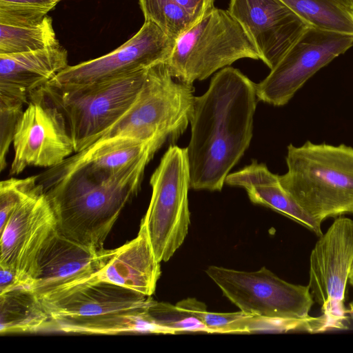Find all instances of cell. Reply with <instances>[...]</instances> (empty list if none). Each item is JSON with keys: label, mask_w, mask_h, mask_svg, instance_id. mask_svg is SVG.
<instances>
[{"label": "cell", "mask_w": 353, "mask_h": 353, "mask_svg": "<svg viewBox=\"0 0 353 353\" xmlns=\"http://www.w3.org/2000/svg\"><path fill=\"white\" fill-rule=\"evenodd\" d=\"M243 58L260 59L241 24L228 10L214 7L175 41L167 65L174 78L192 84Z\"/></svg>", "instance_id": "52a82bcc"}, {"label": "cell", "mask_w": 353, "mask_h": 353, "mask_svg": "<svg viewBox=\"0 0 353 353\" xmlns=\"http://www.w3.org/2000/svg\"><path fill=\"white\" fill-rule=\"evenodd\" d=\"M288 170L279 175L286 192L313 219L353 214V148L345 144H290Z\"/></svg>", "instance_id": "277c9868"}, {"label": "cell", "mask_w": 353, "mask_h": 353, "mask_svg": "<svg viewBox=\"0 0 353 353\" xmlns=\"http://www.w3.org/2000/svg\"><path fill=\"white\" fill-rule=\"evenodd\" d=\"M61 0H0V2L34 6L49 11L54 8Z\"/></svg>", "instance_id": "1f68e13d"}, {"label": "cell", "mask_w": 353, "mask_h": 353, "mask_svg": "<svg viewBox=\"0 0 353 353\" xmlns=\"http://www.w3.org/2000/svg\"><path fill=\"white\" fill-rule=\"evenodd\" d=\"M54 331V323L41 299L28 286L0 292L1 335Z\"/></svg>", "instance_id": "44dd1931"}, {"label": "cell", "mask_w": 353, "mask_h": 353, "mask_svg": "<svg viewBox=\"0 0 353 353\" xmlns=\"http://www.w3.org/2000/svg\"><path fill=\"white\" fill-rule=\"evenodd\" d=\"M58 42L52 19L48 15L41 23L32 26L0 24V54L35 51Z\"/></svg>", "instance_id": "603a6c76"}, {"label": "cell", "mask_w": 353, "mask_h": 353, "mask_svg": "<svg viewBox=\"0 0 353 353\" xmlns=\"http://www.w3.org/2000/svg\"><path fill=\"white\" fill-rule=\"evenodd\" d=\"M310 26L353 35V8L337 0H281Z\"/></svg>", "instance_id": "7402d4cb"}, {"label": "cell", "mask_w": 353, "mask_h": 353, "mask_svg": "<svg viewBox=\"0 0 353 353\" xmlns=\"http://www.w3.org/2000/svg\"><path fill=\"white\" fill-rule=\"evenodd\" d=\"M205 272L225 297L253 316L305 319L314 303L308 285L288 283L265 267L245 272L210 265Z\"/></svg>", "instance_id": "9c48e42d"}, {"label": "cell", "mask_w": 353, "mask_h": 353, "mask_svg": "<svg viewBox=\"0 0 353 353\" xmlns=\"http://www.w3.org/2000/svg\"><path fill=\"white\" fill-rule=\"evenodd\" d=\"M352 263L353 220L341 216L319 236L310 256L308 287L331 330L347 328L344 301Z\"/></svg>", "instance_id": "30bf717a"}, {"label": "cell", "mask_w": 353, "mask_h": 353, "mask_svg": "<svg viewBox=\"0 0 353 353\" xmlns=\"http://www.w3.org/2000/svg\"><path fill=\"white\" fill-rule=\"evenodd\" d=\"M228 11L270 70L311 27L281 0H230Z\"/></svg>", "instance_id": "2e32d148"}, {"label": "cell", "mask_w": 353, "mask_h": 353, "mask_svg": "<svg viewBox=\"0 0 353 353\" xmlns=\"http://www.w3.org/2000/svg\"><path fill=\"white\" fill-rule=\"evenodd\" d=\"M23 285H24L19 281L17 275L12 271L0 267V292Z\"/></svg>", "instance_id": "4dcf8cb0"}, {"label": "cell", "mask_w": 353, "mask_h": 353, "mask_svg": "<svg viewBox=\"0 0 353 353\" xmlns=\"http://www.w3.org/2000/svg\"><path fill=\"white\" fill-rule=\"evenodd\" d=\"M160 275V262L155 257L146 228L141 222L137 237L114 249L99 279L151 296Z\"/></svg>", "instance_id": "d6986e66"}, {"label": "cell", "mask_w": 353, "mask_h": 353, "mask_svg": "<svg viewBox=\"0 0 353 353\" xmlns=\"http://www.w3.org/2000/svg\"><path fill=\"white\" fill-rule=\"evenodd\" d=\"M151 296L97 279L41 299L54 331L86 334H168L148 312Z\"/></svg>", "instance_id": "3957f363"}, {"label": "cell", "mask_w": 353, "mask_h": 353, "mask_svg": "<svg viewBox=\"0 0 353 353\" xmlns=\"http://www.w3.org/2000/svg\"><path fill=\"white\" fill-rule=\"evenodd\" d=\"M12 144L10 175H18L29 166L52 168L75 153L63 113L42 88L30 95Z\"/></svg>", "instance_id": "8fae6325"}, {"label": "cell", "mask_w": 353, "mask_h": 353, "mask_svg": "<svg viewBox=\"0 0 353 353\" xmlns=\"http://www.w3.org/2000/svg\"><path fill=\"white\" fill-rule=\"evenodd\" d=\"M68 65V51L59 42L35 51L0 54V94L28 104L32 93Z\"/></svg>", "instance_id": "ac0fdd59"}, {"label": "cell", "mask_w": 353, "mask_h": 353, "mask_svg": "<svg viewBox=\"0 0 353 353\" xmlns=\"http://www.w3.org/2000/svg\"><path fill=\"white\" fill-rule=\"evenodd\" d=\"M39 183L38 174L24 179L10 178L0 183V230L19 203L34 191Z\"/></svg>", "instance_id": "83f0119b"}, {"label": "cell", "mask_w": 353, "mask_h": 353, "mask_svg": "<svg viewBox=\"0 0 353 353\" xmlns=\"http://www.w3.org/2000/svg\"><path fill=\"white\" fill-rule=\"evenodd\" d=\"M200 319L210 333H248V325L252 315L242 311L230 313L210 312L206 306L193 298L177 303Z\"/></svg>", "instance_id": "484cf974"}, {"label": "cell", "mask_w": 353, "mask_h": 353, "mask_svg": "<svg viewBox=\"0 0 353 353\" xmlns=\"http://www.w3.org/2000/svg\"><path fill=\"white\" fill-rule=\"evenodd\" d=\"M152 196L141 222L157 260L168 261L183 243L190 224L186 148L170 145L150 180Z\"/></svg>", "instance_id": "ba28073f"}, {"label": "cell", "mask_w": 353, "mask_h": 353, "mask_svg": "<svg viewBox=\"0 0 353 353\" xmlns=\"http://www.w3.org/2000/svg\"><path fill=\"white\" fill-rule=\"evenodd\" d=\"M146 166L107 181L79 170L39 183L53 210L57 231L81 244L103 248L121 211L138 194Z\"/></svg>", "instance_id": "7a4b0ae2"}, {"label": "cell", "mask_w": 353, "mask_h": 353, "mask_svg": "<svg viewBox=\"0 0 353 353\" xmlns=\"http://www.w3.org/2000/svg\"><path fill=\"white\" fill-rule=\"evenodd\" d=\"M175 41L154 23L145 21L140 30L117 49L100 57L68 65L49 83L59 85L87 84L167 62Z\"/></svg>", "instance_id": "5bb4252c"}, {"label": "cell", "mask_w": 353, "mask_h": 353, "mask_svg": "<svg viewBox=\"0 0 353 353\" xmlns=\"http://www.w3.org/2000/svg\"><path fill=\"white\" fill-rule=\"evenodd\" d=\"M256 83L238 69L225 67L195 97L186 148L190 188L220 191L250 145L257 104Z\"/></svg>", "instance_id": "6da1fadb"}, {"label": "cell", "mask_w": 353, "mask_h": 353, "mask_svg": "<svg viewBox=\"0 0 353 353\" xmlns=\"http://www.w3.org/2000/svg\"><path fill=\"white\" fill-rule=\"evenodd\" d=\"M225 183L243 188L252 203L290 218L319 237L323 234L321 223L310 216L295 201L281 184L279 175L271 172L265 164L253 160L243 169L229 174Z\"/></svg>", "instance_id": "ffe728a7"}, {"label": "cell", "mask_w": 353, "mask_h": 353, "mask_svg": "<svg viewBox=\"0 0 353 353\" xmlns=\"http://www.w3.org/2000/svg\"><path fill=\"white\" fill-rule=\"evenodd\" d=\"M348 281L350 284L353 287V263L350 270Z\"/></svg>", "instance_id": "e575fe53"}, {"label": "cell", "mask_w": 353, "mask_h": 353, "mask_svg": "<svg viewBox=\"0 0 353 353\" xmlns=\"http://www.w3.org/2000/svg\"><path fill=\"white\" fill-rule=\"evenodd\" d=\"M353 46V35L310 27L270 74L256 84L258 100L287 104L320 69Z\"/></svg>", "instance_id": "7c38bea8"}, {"label": "cell", "mask_w": 353, "mask_h": 353, "mask_svg": "<svg viewBox=\"0 0 353 353\" xmlns=\"http://www.w3.org/2000/svg\"><path fill=\"white\" fill-rule=\"evenodd\" d=\"M49 10L38 7L0 2V24L32 26L41 23Z\"/></svg>", "instance_id": "f1b7e54d"}, {"label": "cell", "mask_w": 353, "mask_h": 353, "mask_svg": "<svg viewBox=\"0 0 353 353\" xmlns=\"http://www.w3.org/2000/svg\"><path fill=\"white\" fill-rule=\"evenodd\" d=\"M348 7L353 8V0H337Z\"/></svg>", "instance_id": "836d02e7"}, {"label": "cell", "mask_w": 353, "mask_h": 353, "mask_svg": "<svg viewBox=\"0 0 353 353\" xmlns=\"http://www.w3.org/2000/svg\"><path fill=\"white\" fill-rule=\"evenodd\" d=\"M145 21L176 40L197 22L175 0H139Z\"/></svg>", "instance_id": "cb8c5ba5"}, {"label": "cell", "mask_w": 353, "mask_h": 353, "mask_svg": "<svg viewBox=\"0 0 353 353\" xmlns=\"http://www.w3.org/2000/svg\"><path fill=\"white\" fill-rule=\"evenodd\" d=\"M25 104L16 98L0 94V172L6 168L10 146Z\"/></svg>", "instance_id": "4316f807"}, {"label": "cell", "mask_w": 353, "mask_h": 353, "mask_svg": "<svg viewBox=\"0 0 353 353\" xmlns=\"http://www.w3.org/2000/svg\"><path fill=\"white\" fill-rule=\"evenodd\" d=\"M114 252L97 249L54 231L45 242L36 261L30 288L39 299L99 279Z\"/></svg>", "instance_id": "9a60e30c"}, {"label": "cell", "mask_w": 353, "mask_h": 353, "mask_svg": "<svg viewBox=\"0 0 353 353\" xmlns=\"http://www.w3.org/2000/svg\"><path fill=\"white\" fill-rule=\"evenodd\" d=\"M196 22L214 8L215 0H175Z\"/></svg>", "instance_id": "f546056e"}, {"label": "cell", "mask_w": 353, "mask_h": 353, "mask_svg": "<svg viewBox=\"0 0 353 353\" xmlns=\"http://www.w3.org/2000/svg\"><path fill=\"white\" fill-rule=\"evenodd\" d=\"M56 230L53 210L39 184L19 203L0 230V267L12 271L23 285L30 287L38 254Z\"/></svg>", "instance_id": "4fadbf2b"}, {"label": "cell", "mask_w": 353, "mask_h": 353, "mask_svg": "<svg viewBox=\"0 0 353 353\" xmlns=\"http://www.w3.org/2000/svg\"><path fill=\"white\" fill-rule=\"evenodd\" d=\"M148 312L154 322L165 329L169 334L179 332H206L209 330L197 317L176 303L152 300Z\"/></svg>", "instance_id": "d4e9b609"}, {"label": "cell", "mask_w": 353, "mask_h": 353, "mask_svg": "<svg viewBox=\"0 0 353 353\" xmlns=\"http://www.w3.org/2000/svg\"><path fill=\"white\" fill-rule=\"evenodd\" d=\"M164 143L161 140L143 142L129 138L97 142L38 174V181L42 183L79 170L100 181L110 180L147 165Z\"/></svg>", "instance_id": "e0dca14e"}, {"label": "cell", "mask_w": 353, "mask_h": 353, "mask_svg": "<svg viewBox=\"0 0 353 353\" xmlns=\"http://www.w3.org/2000/svg\"><path fill=\"white\" fill-rule=\"evenodd\" d=\"M193 93L192 84L171 75L167 62L149 67L132 104L95 143L115 138L143 142L176 141L190 123Z\"/></svg>", "instance_id": "5b68a950"}, {"label": "cell", "mask_w": 353, "mask_h": 353, "mask_svg": "<svg viewBox=\"0 0 353 353\" xmlns=\"http://www.w3.org/2000/svg\"><path fill=\"white\" fill-rule=\"evenodd\" d=\"M148 68L87 84L48 83L42 88L63 113L75 153L95 143L127 111L142 87Z\"/></svg>", "instance_id": "8992f818"}, {"label": "cell", "mask_w": 353, "mask_h": 353, "mask_svg": "<svg viewBox=\"0 0 353 353\" xmlns=\"http://www.w3.org/2000/svg\"><path fill=\"white\" fill-rule=\"evenodd\" d=\"M347 314L350 319H351L353 321V301L349 304Z\"/></svg>", "instance_id": "d6a6232c"}]
</instances>
